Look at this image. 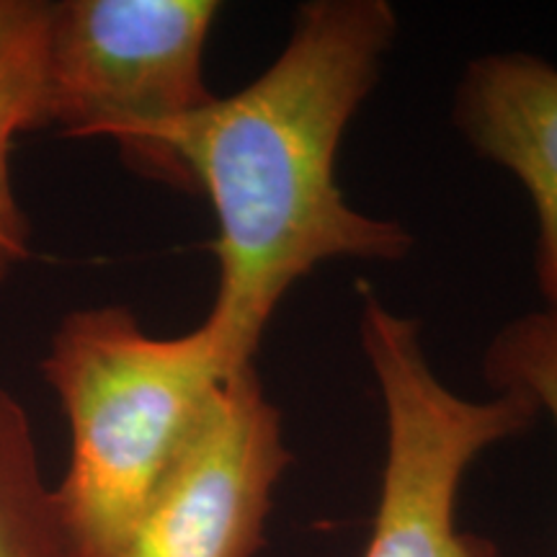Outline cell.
<instances>
[{"mask_svg": "<svg viewBox=\"0 0 557 557\" xmlns=\"http://www.w3.org/2000/svg\"><path fill=\"white\" fill-rule=\"evenodd\" d=\"M41 372L73 436L54 487L70 557H122L212 389L235 372L205 323L152 338L122 305L62 318Z\"/></svg>", "mask_w": 557, "mask_h": 557, "instance_id": "cell-2", "label": "cell"}, {"mask_svg": "<svg viewBox=\"0 0 557 557\" xmlns=\"http://www.w3.org/2000/svg\"><path fill=\"white\" fill-rule=\"evenodd\" d=\"M359 333L387 413V457L364 557H496L491 542L459 529V487L480 451L532 426L540 408L519 393L459 398L431 372L413 320L372 295Z\"/></svg>", "mask_w": 557, "mask_h": 557, "instance_id": "cell-4", "label": "cell"}, {"mask_svg": "<svg viewBox=\"0 0 557 557\" xmlns=\"http://www.w3.org/2000/svg\"><path fill=\"white\" fill-rule=\"evenodd\" d=\"M0 557H70L29 413L0 385Z\"/></svg>", "mask_w": 557, "mask_h": 557, "instance_id": "cell-8", "label": "cell"}, {"mask_svg": "<svg viewBox=\"0 0 557 557\" xmlns=\"http://www.w3.org/2000/svg\"><path fill=\"white\" fill-rule=\"evenodd\" d=\"M52 3L0 0V284L32 256V230L11 184V145L41 129Z\"/></svg>", "mask_w": 557, "mask_h": 557, "instance_id": "cell-7", "label": "cell"}, {"mask_svg": "<svg viewBox=\"0 0 557 557\" xmlns=\"http://www.w3.org/2000/svg\"><path fill=\"white\" fill-rule=\"evenodd\" d=\"M455 122L480 156L527 186L540 220L537 282L557 310V67L527 52L472 60L457 88Z\"/></svg>", "mask_w": 557, "mask_h": 557, "instance_id": "cell-6", "label": "cell"}, {"mask_svg": "<svg viewBox=\"0 0 557 557\" xmlns=\"http://www.w3.org/2000/svg\"><path fill=\"white\" fill-rule=\"evenodd\" d=\"M289 462L256 367L238 369L212 389L122 557H253Z\"/></svg>", "mask_w": 557, "mask_h": 557, "instance_id": "cell-5", "label": "cell"}, {"mask_svg": "<svg viewBox=\"0 0 557 557\" xmlns=\"http://www.w3.org/2000/svg\"><path fill=\"white\" fill-rule=\"evenodd\" d=\"M398 32L385 0L299 5L274 65L181 124L176 150L218 214L220 287L205 325L230 372L253 364L284 295L333 259L400 261L413 235L346 205V124L380 81Z\"/></svg>", "mask_w": 557, "mask_h": 557, "instance_id": "cell-1", "label": "cell"}, {"mask_svg": "<svg viewBox=\"0 0 557 557\" xmlns=\"http://www.w3.org/2000/svg\"><path fill=\"white\" fill-rule=\"evenodd\" d=\"M483 367L498 393L527 395L557 429V310L508 323L487 346Z\"/></svg>", "mask_w": 557, "mask_h": 557, "instance_id": "cell-9", "label": "cell"}, {"mask_svg": "<svg viewBox=\"0 0 557 557\" xmlns=\"http://www.w3.org/2000/svg\"><path fill=\"white\" fill-rule=\"evenodd\" d=\"M218 13L214 0L52 3L41 129L114 139L143 178L197 191L176 135L214 99L205 47Z\"/></svg>", "mask_w": 557, "mask_h": 557, "instance_id": "cell-3", "label": "cell"}]
</instances>
